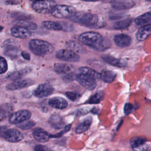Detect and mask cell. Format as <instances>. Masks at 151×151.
Returning <instances> with one entry per match:
<instances>
[{
  "instance_id": "1",
  "label": "cell",
  "mask_w": 151,
  "mask_h": 151,
  "mask_svg": "<svg viewBox=\"0 0 151 151\" xmlns=\"http://www.w3.org/2000/svg\"><path fill=\"white\" fill-rule=\"evenodd\" d=\"M78 39L81 44L96 49L100 48L103 43V36L98 32L93 31L81 34Z\"/></svg>"
},
{
  "instance_id": "2",
  "label": "cell",
  "mask_w": 151,
  "mask_h": 151,
  "mask_svg": "<svg viewBox=\"0 0 151 151\" xmlns=\"http://www.w3.org/2000/svg\"><path fill=\"white\" fill-rule=\"evenodd\" d=\"M30 50L37 55L43 56L49 54L53 52L54 48L49 42L38 39H34L30 41L29 43Z\"/></svg>"
},
{
  "instance_id": "3",
  "label": "cell",
  "mask_w": 151,
  "mask_h": 151,
  "mask_svg": "<svg viewBox=\"0 0 151 151\" xmlns=\"http://www.w3.org/2000/svg\"><path fill=\"white\" fill-rule=\"evenodd\" d=\"M76 12V9L72 6L56 5L51 14L53 17L58 18H71Z\"/></svg>"
},
{
  "instance_id": "4",
  "label": "cell",
  "mask_w": 151,
  "mask_h": 151,
  "mask_svg": "<svg viewBox=\"0 0 151 151\" xmlns=\"http://www.w3.org/2000/svg\"><path fill=\"white\" fill-rule=\"evenodd\" d=\"M74 22L86 25L92 26L98 22L99 18L97 15L90 13H78L71 18Z\"/></svg>"
},
{
  "instance_id": "5",
  "label": "cell",
  "mask_w": 151,
  "mask_h": 151,
  "mask_svg": "<svg viewBox=\"0 0 151 151\" xmlns=\"http://www.w3.org/2000/svg\"><path fill=\"white\" fill-rule=\"evenodd\" d=\"M56 5L53 0H38L32 3V7L37 12L46 14L51 13Z\"/></svg>"
},
{
  "instance_id": "6",
  "label": "cell",
  "mask_w": 151,
  "mask_h": 151,
  "mask_svg": "<svg viewBox=\"0 0 151 151\" xmlns=\"http://www.w3.org/2000/svg\"><path fill=\"white\" fill-rule=\"evenodd\" d=\"M18 42L13 39H8L4 41V53L8 57L17 58L19 55L20 52L19 45Z\"/></svg>"
},
{
  "instance_id": "7",
  "label": "cell",
  "mask_w": 151,
  "mask_h": 151,
  "mask_svg": "<svg viewBox=\"0 0 151 151\" xmlns=\"http://www.w3.org/2000/svg\"><path fill=\"white\" fill-rule=\"evenodd\" d=\"M55 56L60 60L68 62H78L80 60L78 54L70 49L60 50L57 52Z\"/></svg>"
},
{
  "instance_id": "8",
  "label": "cell",
  "mask_w": 151,
  "mask_h": 151,
  "mask_svg": "<svg viewBox=\"0 0 151 151\" xmlns=\"http://www.w3.org/2000/svg\"><path fill=\"white\" fill-rule=\"evenodd\" d=\"M76 80L81 86L88 90H93L96 86V79L81 73L76 76Z\"/></svg>"
},
{
  "instance_id": "9",
  "label": "cell",
  "mask_w": 151,
  "mask_h": 151,
  "mask_svg": "<svg viewBox=\"0 0 151 151\" xmlns=\"http://www.w3.org/2000/svg\"><path fill=\"white\" fill-rule=\"evenodd\" d=\"M31 116V113L27 110H21L17 111L9 116V121L12 124H18L25 120H28Z\"/></svg>"
},
{
  "instance_id": "10",
  "label": "cell",
  "mask_w": 151,
  "mask_h": 151,
  "mask_svg": "<svg viewBox=\"0 0 151 151\" xmlns=\"http://www.w3.org/2000/svg\"><path fill=\"white\" fill-rule=\"evenodd\" d=\"M54 91L53 87L48 84H40L34 91V95L38 98H43L51 94Z\"/></svg>"
},
{
  "instance_id": "11",
  "label": "cell",
  "mask_w": 151,
  "mask_h": 151,
  "mask_svg": "<svg viewBox=\"0 0 151 151\" xmlns=\"http://www.w3.org/2000/svg\"><path fill=\"white\" fill-rule=\"evenodd\" d=\"M23 134L14 129H7L4 134V139L10 142H18L23 139Z\"/></svg>"
},
{
  "instance_id": "12",
  "label": "cell",
  "mask_w": 151,
  "mask_h": 151,
  "mask_svg": "<svg viewBox=\"0 0 151 151\" xmlns=\"http://www.w3.org/2000/svg\"><path fill=\"white\" fill-rule=\"evenodd\" d=\"M33 83L34 81H32L31 79H17L12 83L9 84L6 87L10 90H17L28 87L31 86Z\"/></svg>"
},
{
  "instance_id": "13",
  "label": "cell",
  "mask_w": 151,
  "mask_h": 151,
  "mask_svg": "<svg viewBox=\"0 0 151 151\" xmlns=\"http://www.w3.org/2000/svg\"><path fill=\"white\" fill-rule=\"evenodd\" d=\"M11 32L13 37L19 38H27L31 35V32L28 29L20 25L13 27Z\"/></svg>"
},
{
  "instance_id": "14",
  "label": "cell",
  "mask_w": 151,
  "mask_h": 151,
  "mask_svg": "<svg viewBox=\"0 0 151 151\" xmlns=\"http://www.w3.org/2000/svg\"><path fill=\"white\" fill-rule=\"evenodd\" d=\"M113 41L117 46L123 48L130 45L132 42V38L127 34H120L114 36Z\"/></svg>"
},
{
  "instance_id": "15",
  "label": "cell",
  "mask_w": 151,
  "mask_h": 151,
  "mask_svg": "<svg viewBox=\"0 0 151 151\" xmlns=\"http://www.w3.org/2000/svg\"><path fill=\"white\" fill-rule=\"evenodd\" d=\"M101 58L103 61H104L106 63L115 66L117 67H125L127 66V63L126 61L115 58L113 56L107 55V54H103L101 55Z\"/></svg>"
},
{
  "instance_id": "16",
  "label": "cell",
  "mask_w": 151,
  "mask_h": 151,
  "mask_svg": "<svg viewBox=\"0 0 151 151\" xmlns=\"http://www.w3.org/2000/svg\"><path fill=\"white\" fill-rule=\"evenodd\" d=\"M151 35V24H146L140 27L136 32V39L139 41L146 40Z\"/></svg>"
},
{
  "instance_id": "17",
  "label": "cell",
  "mask_w": 151,
  "mask_h": 151,
  "mask_svg": "<svg viewBox=\"0 0 151 151\" xmlns=\"http://www.w3.org/2000/svg\"><path fill=\"white\" fill-rule=\"evenodd\" d=\"M48 104L57 109H64L68 106L67 101L61 97H54L48 100Z\"/></svg>"
},
{
  "instance_id": "18",
  "label": "cell",
  "mask_w": 151,
  "mask_h": 151,
  "mask_svg": "<svg viewBox=\"0 0 151 151\" xmlns=\"http://www.w3.org/2000/svg\"><path fill=\"white\" fill-rule=\"evenodd\" d=\"M133 1L131 0H113L111 2L112 7L117 10L126 9L134 5Z\"/></svg>"
},
{
  "instance_id": "19",
  "label": "cell",
  "mask_w": 151,
  "mask_h": 151,
  "mask_svg": "<svg viewBox=\"0 0 151 151\" xmlns=\"http://www.w3.org/2000/svg\"><path fill=\"white\" fill-rule=\"evenodd\" d=\"M32 134L36 140L42 143L47 142L51 137V135L48 132L41 128L35 129Z\"/></svg>"
},
{
  "instance_id": "20",
  "label": "cell",
  "mask_w": 151,
  "mask_h": 151,
  "mask_svg": "<svg viewBox=\"0 0 151 151\" xmlns=\"http://www.w3.org/2000/svg\"><path fill=\"white\" fill-rule=\"evenodd\" d=\"M49 123L52 127L56 129L63 128L65 125V122L63 119L57 114H53L50 116L49 119Z\"/></svg>"
},
{
  "instance_id": "21",
  "label": "cell",
  "mask_w": 151,
  "mask_h": 151,
  "mask_svg": "<svg viewBox=\"0 0 151 151\" xmlns=\"http://www.w3.org/2000/svg\"><path fill=\"white\" fill-rule=\"evenodd\" d=\"M151 22V12H146L139 15L134 19V23L137 25H144Z\"/></svg>"
},
{
  "instance_id": "22",
  "label": "cell",
  "mask_w": 151,
  "mask_h": 151,
  "mask_svg": "<svg viewBox=\"0 0 151 151\" xmlns=\"http://www.w3.org/2000/svg\"><path fill=\"white\" fill-rule=\"evenodd\" d=\"M13 108L9 104H4L0 106V122L6 117L10 116L12 112Z\"/></svg>"
},
{
  "instance_id": "23",
  "label": "cell",
  "mask_w": 151,
  "mask_h": 151,
  "mask_svg": "<svg viewBox=\"0 0 151 151\" xmlns=\"http://www.w3.org/2000/svg\"><path fill=\"white\" fill-rule=\"evenodd\" d=\"M100 75V78H101L103 81L106 83H111L113 81L116 76V74L114 72L108 70L102 71Z\"/></svg>"
},
{
  "instance_id": "24",
  "label": "cell",
  "mask_w": 151,
  "mask_h": 151,
  "mask_svg": "<svg viewBox=\"0 0 151 151\" xmlns=\"http://www.w3.org/2000/svg\"><path fill=\"white\" fill-rule=\"evenodd\" d=\"M79 71H80V73L84 74L86 76H87L88 77H90L91 78H93L94 79L100 78V73H99L94 70H93L91 68L87 67H81V68H80Z\"/></svg>"
},
{
  "instance_id": "25",
  "label": "cell",
  "mask_w": 151,
  "mask_h": 151,
  "mask_svg": "<svg viewBox=\"0 0 151 151\" xmlns=\"http://www.w3.org/2000/svg\"><path fill=\"white\" fill-rule=\"evenodd\" d=\"M91 122L92 119L91 117H88L86 119L81 123H80L78 126H77V127L75 129L76 133L80 134L87 131L90 127Z\"/></svg>"
},
{
  "instance_id": "26",
  "label": "cell",
  "mask_w": 151,
  "mask_h": 151,
  "mask_svg": "<svg viewBox=\"0 0 151 151\" xmlns=\"http://www.w3.org/2000/svg\"><path fill=\"white\" fill-rule=\"evenodd\" d=\"M42 24L46 28L50 30L60 31L64 29L63 25L57 22H54L51 21H44L42 23Z\"/></svg>"
},
{
  "instance_id": "27",
  "label": "cell",
  "mask_w": 151,
  "mask_h": 151,
  "mask_svg": "<svg viewBox=\"0 0 151 151\" xmlns=\"http://www.w3.org/2000/svg\"><path fill=\"white\" fill-rule=\"evenodd\" d=\"M132 19L130 17H127L122 19L116 22L113 25V27L116 29H123L128 27L131 24Z\"/></svg>"
},
{
  "instance_id": "28",
  "label": "cell",
  "mask_w": 151,
  "mask_h": 151,
  "mask_svg": "<svg viewBox=\"0 0 151 151\" xmlns=\"http://www.w3.org/2000/svg\"><path fill=\"white\" fill-rule=\"evenodd\" d=\"M54 71L58 74H66L71 71V67L68 64L64 63H58L54 65Z\"/></svg>"
},
{
  "instance_id": "29",
  "label": "cell",
  "mask_w": 151,
  "mask_h": 151,
  "mask_svg": "<svg viewBox=\"0 0 151 151\" xmlns=\"http://www.w3.org/2000/svg\"><path fill=\"white\" fill-rule=\"evenodd\" d=\"M146 142V139L142 137H135L132 138L130 141V144L133 149H136L143 145Z\"/></svg>"
},
{
  "instance_id": "30",
  "label": "cell",
  "mask_w": 151,
  "mask_h": 151,
  "mask_svg": "<svg viewBox=\"0 0 151 151\" xmlns=\"http://www.w3.org/2000/svg\"><path fill=\"white\" fill-rule=\"evenodd\" d=\"M30 70H31L29 68H26L22 69L21 70L18 71H16V72H14L12 74H11L10 75H8V78L9 79L13 80H17V79L21 78V77H22L24 75L29 73L30 71Z\"/></svg>"
},
{
  "instance_id": "31",
  "label": "cell",
  "mask_w": 151,
  "mask_h": 151,
  "mask_svg": "<svg viewBox=\"0 0 151 151\" xmlns=\"http://www.w3.org/2000/svg\"><path fill=\"white\" fill-rule=\"evenodd\" d=\"M15 24L24 27L28 29H35L37 28L36 24L27 20H17V21L15 22Z\"/></svg>"
},
{
  "instance_id": "32",
  "label": "cell",
  "mask_w": 151,
  "mask_h": 151,
  "mask_svg": "<svg viewBox=\"0 0 151 151\" xmlns=\"http://www.w3.org/2000/svg\"><path fill=\"white\" fill-rule=\"evenodd\" d=\"M103 97H104V93L101 91H97L90 98L89 100L88 101V103L89 104L99 103L103 99Z\"/></svg>"
},
{
  "instance_id": "33",
  "label": "cell",
  "mask_w": 151,
  "mask_h": 151,
  "mask_svg": "<svg viewBox=\"0 0 151 151\" xmlns=\"http://www.w3.org/2000/svg\"><path fill=\"white\" fill-rule=\"evenodd\" d=\"M35 125V123L31 120H25L21 123H19L18 126L23 130H28L32 128L33 126Z\"/></svg>"
},
{
  "instance_id": "34",
  "label": "cell",
  "mask_w": 151,
  "mask_h": 151,
  "mask_svg": "<svg viewBox=\"0 0 151 151\" xmlns=\"http://www.w3.org/2000/svg\"><path fill=\"white\" fill-rule=\"evenodd\" d=\"M67 46L68 47V48H70V50H71L76 52H81V51H83L82 47L78 43H77L75 41H71L67 42Z\"/></svg>"
},
{
  "instance_id": "35",
  "label": "cell",
  "mask_w": 151,
  "mask_h": 151,
  "mask_svg": "<svg viewBox=\"0 0 151 151\" xmlns=\"http://www.w3.org/2000/svg\"><path fill=\"white\" fill-rule=\"evenodd\" d=\"M12 18L17 20H27L32 18V16L21 12H13L11 14Z\"/></svg>"
},
{
  "instance_id": "36",
  "label": "cell",
  "mask_w": 151,
  "mask_h": 151,
  "mask_svg": "<svg viewBox=\"0 0 151 151\" xmlns=\"http://www.w3.org/2000/svg\"><path fill=\"white\" fill-rule=\"evenodd\" d=\"M8 69V64L4 58L0 56V74L6 71Z\"/></svg>"
},
{
  "instance_id": "37",
  "label": "cell",
  "mask_w": 151,
  "mask_h": 151,
  "mask_svg": "<svg viewBox=\"0 0 151 151\" xmlns=\"http://www.w3.org/2000/svg\"><path fill=\"white\" fill-rule=\"evenodd\" d=\"M65 96L71 101H76L79 98V94L75 91H67Z\"/></svg>"
},
{
  "instance_id": "38",
  "label": "cell",
  "mask_w": 151,
  "mask_h": 151,
  "mask_svg": "<svg viewBox=\"0 0 151 151\" xmlns=\"http://www.w3.org/2000/svg\"><path fill=\"white\" fill-rule=\"evenodd\" d=\"M132 109H133V106L131 104H130V103H126L124 105V112L125 114H129L132 111Z\"/></svg>"
},
{
  "instance_id": "39",
  "label": "cell",
  "mask_w": 151,
  "mask_h": 151,
  "mask_svg": "<svg viewBox=\"0 0 151 151\" xmlns=\"http://www.w3.org/2000/svg\"><path fill=\"white\" fill-rule=\"evenodd\" d=\"M21 55L22 57L25 59V60H29L30 59V55H29V54L26 51H23L21 52Z\"/></svg>"
},
{
  "instance_id": "40",
  "label": "cell",
  "mask_w": 151,
  "mask_h": 151,
  "mask_svg": "<svg viewBox=\"0 0 151 151\" xmlns=\"http://www.w3.org/2000/svg\"><path fill=\"white\" fill-rule=\"evenodd\" d=\"M6 130L7 129L5 126H0V137H4V134Z\"/></svg>"
},
{
  "instance_id": "41",
  "label": "cell",
  "mask_w": 151,
  "mask_h": 151,
  "mask_svg": "<svg viewBox=\"0 0 151 151\" xmlns=\"http://www.w3.org/2000/svg\"><path fill=\"white\" fill-rule=\"evenodd\" d=\"M47 149L45 148V146H41V145H37L34 148V150H47Z\"/></svg>"
},
{
  "instance_id": "42",
  "label": "cell",
  "mask_w": 151,
  "mask_h": 151,
  "mask_svg": "<svg viewBox=\"0 0 151 151\" xmlns=\"http://www.w3.org/2000/svg\"><path fill=\"white\" fill-rule=\"evenodd\" d=\"M83 1H87V2H96V1H99L100 0H81Z\"/></svg>"
},
{
  "instance_id": "43",
  "label": "cell",
  "mask_w": 151,
  "mask_h": 151,
  "mask_svg": "<svg viewBox=\"0 0 151 151\" xmlns=\"http://www.w3.org/2000/svg\"><path fill=\"white\" fill-rule=\"evenodd\" d=\"M29 1H33V2H34V1H38V0H29Z\"/></svg>"
},
{
  "instance_id": "44",
  "label": "cell",
  "mask_w": 151,
  "mask_h": 151,
  "mask_svg": "<svg viewBox=\"0 0 151 151\" xmlns=\"http://www.w3.org/2000/svg\"><path fill=\"white\" fill-rule=\"evenodd\" d=\"M146 1H149V2H151V0H145Z\"/></svg>"
}]
</instances>
